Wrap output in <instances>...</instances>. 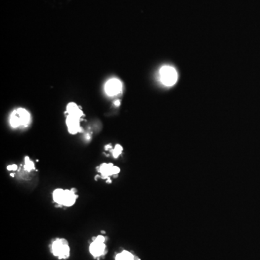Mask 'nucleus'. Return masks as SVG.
Masks as SVG:
<instances>
[{
	"label": "nucleus",
	"instance_id": "obj_1",
	"mask_svg": "<svg viewBox=\"0 0 260 260\" xmlns=\"http://www.w3.org/2000/svg\"><path fill=\"white\" fill-rule=\"evenodd\" d=\"M77 190L75 189H56L53 191V200L56 204L60 206L72 207L75 205L76 200L78 198V195L76 194Z\"/></svg>",
	"mask_w": 260,
	"mask_h": 260
},
{
	"label": "nucleus",
	"instance_id": "obj_2",
	"mask_svg": "<svg viewBox=\"0 0 260 260\" xmlns=\"http://www.w3.org/2000/svg\"><path fill=\"white\" fill-rule=\"evenodd\" d=\"M31 116L26 109L19 108L12 111L9 117V124L12 128L26 127L30 123Z\"/></svg>",
	"mask_w": 260,
	"mask_h": 260
},
{
	"label": "nucleus",
	"instance_id": "obj_3",
	"mask_svg": "<svg viewBox=\"0 0 260 260\" xmlns=\"http://www.w3.org/2000/svg\"><path fill=\"white\" fill-rule=\"evenodd\" d=\"M51 251L59 259H67L70 255L69 243L64 239H56L51 244Z\"/></svg>",
	"mask_w": 260,
	"mask_h": 260
},
{
	"label": "nucleus",
	"instance_id": "obj_4",
	"mask_svg": "<svg viewBox=\"0 0 260 260\" xmlns=\"http://www.w3.org/2000/svg\"><path fill=\"white\" fill-rule=\"evenodd\" d=\"M160 80L165 86H173L178 80L176 69L171 66H164L160 69Z\"/></svg>",
	"mask_w": 260,
	"mask_h": 260
},
{
	"label": "nucleus",
	"instance_id": "obj_5",
	"mask_svg": "<svg viewBox=\"0 0 260 260\" xmlns=\"http://www.w3.org/2000/svg\"><path fill=\"white\" fill-rule=\"evenodd\" d=\"M105 237L99 235L94 238L93 242L89 247V251L92 256L95 258H99L105 255L106 253V245L105 244Z\"/></svg>",
	"mask_w": 260,
	"mask_h": 260
},
{
	"label": "nucleus",
	"instance_id": "obj_6",
	"mask_svg": "<svg viewBox=\"0 0 260 260\" xmlns=\"http://www.w3.org/2000/svg\"><path fill=\"white\" fill-rule=\"evenodd\" d=\"M98 171L101 175L103 179H108L109 180L110 177L112 176H116L120 172V169L118 166L114 165L113 163H103L101 164L99 167H98Z\"/></svg>",
	"mask_w": 260,
	"mask_h": 260
},
{
	"label": "nucleus",
	"instance_id": "obj_7",
	"mask_svg": "<svg viewBox=\"0 0 260 260\" xmlns=\"http://www.w3.org/2000/svg\"><path fill=\"white\" fill-rule=\"evenodd\" d=\"M122 90V83L117 79H111L108 80L105 86V90L107 95L114 96L120 93Z\"/></svg>",
	"mask_w": 260,
	"mask_h": 260
},
{
	"label": "nucleus",
	"instance_id": "obj_8",
	"mask_svg": "<svg viewBox=\"0 0 260 260\" xmlns=\"http://www.w3.org/2000/svg\"><path fill=\"white\" fill-rule=\"evenodd\" d=\"M66 124L68 131L70 134H75L81 130L80 127V119L76 116L67 115L66 119Z\"/></svg>",
	"mask_w": 260,
	"mask_h": 260
},
{
	"label": "nucleus",
	"instance_id": "obj_9",
	"mask_svg": "<svg viewBox=\"0 0 260 260\" xmlns=\"http://www.w3.org/2000/svg\"><path fill=\"white\" fill-rule=\"evenodd\" d=\"M67 115H71V116H76L80 119H81L83 116V111L80 108V107L75 103H69L67 106Z\"/></svg>",
	"mask_w": 260,
	"mask_h": 260
},
{
	"label": "nucleus",
	"instance_id": "obj_10",
	"mask_svg": "<svg viewBox=\"0 0 260 260\" xmlns=\"http://www.w3.org/2000/svg\"><path fill=\"white\" fill-rule=\"evenodd\" d=\"M115 260H140L135 256L133 255L131 252L124 250L119 254H116Z\"/></svg>",
	"mask_w": 260,
	"mask_h": 260
},
{
	"label": "nucleus",
	"instance_id": "obj_11",
	"mask_svg": "<svg viewBox=\"0 0 260 260\" xmlns=\"http://www.w3.org/2000/svg\"><path fill=\"white\" fill-rule=\"evenodd\" d=\"M122 151H123V147L120 145V144H116L115 146L114 149L112 151V155L114 158H117L119 155L122 154Z\"/></svg>",
	"mask_w": 260,
	"mask_h": 260
},
{
	"label": "nucleus",
	"instance_id": "obj_12",
	"mask_svg": "<svg viewBox=\"0 0 260 260\" xmlns=\"http://www.w3.org/2000/svg\"><path fill=\"white\" fill-rule=\"evenodd\" d=\"M25 168L28 171L33 170L35 168L34 163L31 161H30L28 157H26V166H25Z\"/></svg>",
	"mask_w": 260,
	"mask_h": 260
},
{
	"label": "nucleus",
	"instance_id": "obj_13",
	"mask_svg": "<svg viewBox=\"0 0 260 260\" xmlns=\"http://www.w3.org/2000/svg\"><path fill=\"white\" fill-rule=\"evenodd\" d=\"M17 166L16 165H9V166L7 167V169L9 171L17 170Z\"/></svg>",
	"mask_w": 260,
	"mask_h": 260
},
{
	"label": "nucleus",
	"instance_id": "obj_14",
	"mask_svg": "<svg viewBox=\"0 0 260 260\" xmlns=\"http://www.w3.org/2000/svg\"><path fill=\"white\" fill-rule=\"evenodd\" d=\"M115 105H120V101H116V102H115Z\"/></svg>",
	"mask_w": 260,
	"mask_h": 260
}]
</instances>
